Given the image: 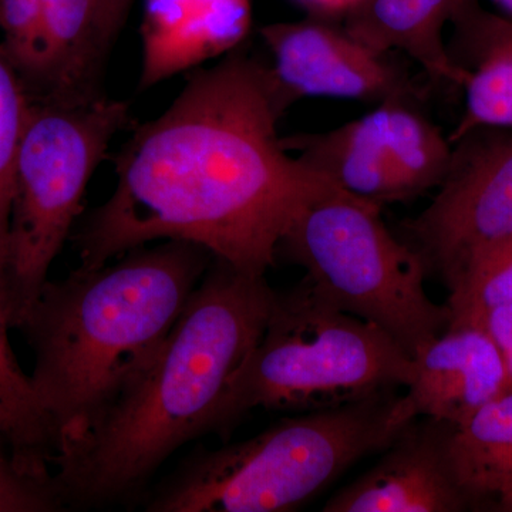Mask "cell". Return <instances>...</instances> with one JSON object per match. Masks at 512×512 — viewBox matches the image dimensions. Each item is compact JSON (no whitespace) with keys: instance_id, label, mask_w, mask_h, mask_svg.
Instances as JSON below:
<instances>
[{"instance_id":"obj_12","label":"cell","mask_w":512,"mask_h":512,"mask_svg":"<svg viewBox=\"0 0 512 512\" xmlns=\"http://www.w3.org/2000/svg\"><path fill=\"white\" fill-rule=\"evenodd\" d=\"M512 389L504 353L483 329L447 328L413 357L406 394L417 416L460 426Z\"/></svg>"},{"instance_id":"obj_5","label":"cell","mask_w":512,"mask_h":512,"mask_svg":"<svg viewBox=\"0 0 512 512\" xmlns=\"http://www.w3.org/2000/svg\"><path fill=\"white\" fill-rule=\"evenodd\" d=\"M413 357L384 330L340 311L303 278L276 292L258 345L232 380L211 431L255 409L315 412L412 382Z\"/></svg>"},{"instance_id":"obj_19","label":"cell","mask_w":512,"mask_h":512,"mask_svg":"<svg viewBox=\"0 0 512 512\" xmlns=\"http://www.w3.org/2000/svg\"><path fill=\"white\" fill-rule=\"evenodd\" d=\"M448 328H480L488 312L512 303V239L468 266L448 289Z\"/></svg>"},{"instance_id":"obj_4","label":"cell","mask_w":512,"mask_h":512,"mask_svg":"<svg viewBox=\"0 0 512 512\" xmlns=\"http://www.w3.org/2000/svg\"><path fill=\"white\" fill-rule=\"evenodd\" d=\"M417 413L389 390L279 420L251 439L197 451L146 495L150 512H288L363 458L382 453Z\"/></svg>"},{"instance_id":"obj_11","label":"cell","mask_w":512,"mask_h":512,"mask_svg":"<svg viewBox=\"0 0 512 512\" xmlns=\"http://www.w3.org/2000/svg\"><path fill=\"white\" fill-rule=\"evenodd\" d=\"M417 419L384 448L375 466L329 498L322 511H467L448 463L450 426Z\"/></svg>"},{"instance_id":"obj_13","label":"cell","mask_w":512,"mask_h":512,"mask_svg":"<svg viewBox=\"0 0 512 512\" xmlns=\"http://www.w3.org/2000/svg\"><path fill=\"white\" fill-rule=\"evenodd\" d=\"M251 26V0H144L140 89L235 52Z\"/></svg>"},{"instance_id":"obj_24","label":"cell","mask_w":512,"mask_h":512,"mask_svg":"<svg viewBox=\"0 0 512 512\" xmlns=\"http://www.w3.org/2000/svg\"><path fill=\"white\" fill-rule=\"evenodd\" d=\"M303 8L308 9L315 18L332 19L345 18L350 9L356 5L359 0H295Z\"/></svg>"},{"instance_id":"obj_15","label":"cell","mask_w":512,"mask_h":512,"mask_svg":"<svg viewBox=\"0 0 512 512\" xmlns=\"http://www.w3.org/2000/svg\"><path fill=\"white\" fill-rule=\"evenodd\" d=\"M447 457L467 511L512 512V389L450 426Z\"/></svg>"},{"instance_id":"obj_22","label":"cell","mask_w":512,"mask_h":512,"mask_svg":"<svg viewBox=\"0 0 512 512\" xmlns=\"http://www.w3.org/2000/svg\"><path fill=\"white\" fill-rule=\"evenodd\" d=\"M133 2L134 0H100V32L104 45L109 49L126 23Z\"/></svg>"},{"instance_id":"obj_18","label":"cell","mask_w":512,"mask_h":512,"mask_svg":"<svg viewBox=\"0 0 512 512\" xmlns=\"http://www.w3.org/2000/svg\"><path fill=\"white\" fill-rule=\"evenodd\" d=\"M10 329L8 309L0 291V431L26 473L52 480L55 430L37 400L30 376L16 359Z\"/></svg>"},{"instance_id":"obj_26","label":"cell","mask_w":512,"mask_h":512,"mask_svg":"<svg viewBox=\"0 0 512 512\" xmlns=\"http://www.w3.org/2000/svg\"><path fill=\"white\" fill-rule=\"evenodd\" d=\"M505 360H507L508 369H510L512 375V350L511 352L505 353Z\"/></svg>"},{"instance_id":"obj_16","label":"cell","mask_w":512,"mask_h":512,"mask_svg":"<svg viewBox=\"0 0 512 512\" xmlns=\"http://www.w3.org/2000/svg\"><path fill=\"white\" fill-rule=\"evenodd\" d=\"M454 25L463 49L456 62L468 60V74L464 113L448 140L478 127L512 128V19L468 5Z\"/></svg>"},{"instance_id":"obj_3","label":"cell","mask_w":512,"mask_h":512,"mask_svg":"<svg viewBox=\"0 0 512 512\" xmlns=\"http://www.w3.org/2000/svg\"><path fill=\"white\" fill-rule=\"evenodd\" d=\"M212 259L201 245L161 241L46 282L16 329L35 355L30 380L56 453L92 429L150 365Z\"/></svg>"},{"instance_id":"obj_10","label":"cell","mask_w":512,"mask_h":512,"mask_svg":"<svg viewBox=\"0 0 512 512\" xmlns=\"http://www.w3.org/2000/svg\"><path fill=\"white\" fill-rule=\"evenodd\" d=\"M271 72L291 103L303 97L413 101L416 83L382 55L328 19L271 23L259 30Z\"/></svg>"},{"instance_id":"obj_1","label":"cell","mask_w":512,"mask_h":512,"mask_svg":"<svg viewBox=\"0 0 512 512\" xmlns=\"http://www.w3.org/2000/svg\"><path fill=\"white\" fill-rule=\"evenodd\" d=\"M291 106L269 64L242 47L191 74L121 147L116 190L74 231L79 268L184 241L264 276L299 215L340 190L286 150L278 124Z\"/></svg>"},{"instance_id":"obj_17","label":"cell","mask_w":512,"mask_h":512,"mask_svg":"<svg viewBox=\"0 0 512 512\" xmlns=\"http://www.w3.org/2000/svg\"><path fill=\"white\" fill-rule=\"evenodd\" d=\"M99 16L100 0H43L50 67L45 100H87L103 94L101 70L110 49L101 37Z\"/></svg>"},{"instance_id":"obj_9","label":"cell","mask_w":512,"mask_h":512,"mask_svg":"<svg viewBox=\"0 0 512 512\" xmlns=\"http://www.w3.org/2000/svg\"><path fill=\"white\" fill-rule=\"evenodd\" d=\"M451 144L436 197L407 224L410 245L448 289L474 261L512 239V128H474Z\"/></svg>"},{"instance_id":"obj_20","label":"cell","mask_w":512,"mask_h":512,"mask_svg":"<svg viewBox=\"0 0 512 512\" xmlns=\"http://www.w3.org/2000/svg\"><path fill=\"white\" fill-rule=\"evenodd\" d=\"M30 97L22 80L0 49V291L8 266L10 218L15 195L16 160Z\"/></svg>"},{"instance_id":"obj_23","label":"cell","mask_w":512,"mask_h":512,"mask_svg":"<svg viewBox=\"0 0 512 512\" xmlns=\"http://www.w3.org/2000/svg\"><path fill=\"white\" fill-rule=\"evenodd\" d=\"M483 329L501 352L508 353L512 350V303L498 306L485 315L480 328Z\"/></svg>"},{"instance_id":"obj_8","label":"cell","mask_w":512,"mask_h":512,"mask_svg":"<svg viewBox=\"0 0 512 512\" xmlns=\"http://www.w3.org/2000/svg\"><path fill=\"white\" fill-rule=\"evenodd\" d=\"M413 101L389 100L322 133L282 138L286 150L353 197L383 207L443 183L453 144Z\"/></svg>"},{"instance_id":"obj_25","label":"cell","mask_w":512,"mask_h":512,"mask_svg":"<svg viewBox=\"0 0 512 512\" xmlns=\"http://www.w3.org/2000/svg\"><path fill=\"white\" fill-rule=\"evenodd\" d=\"M493 2L497 3L507 13L508 18L512 19V0H493Z\"/></svg>"},{"instance_id":"obj_21","label":"cell","mask_w":512,"mask_h":512,"mask_svg":"<svg viewBox=\"0 0 512 512\" xmlns=\"http://www.w3.org/2000/svg\"><path fill=\"white\" fill-rule=\"evenodd\" d=\"M64 507L53 484L26 473L0 431V512H56Z\"/></svg>"},{"instance_id":"obj_7","label":"cell","mask_w":512,"mask_h":512,"mask_svg":"<svg viewBox=\"0 0 512 512\" xmlns=\"http://www.w3.org/2000/svg\"><path fill=\"white\" fill-rule=\"evenodd\" d=\"M126 101L30 100L15 171L3 298L12 329L49 281L73 232L87 184L110 141L130 124Z\"/></svg>"},{"instance_id":"obj_6","label":"cell","mask_w":512,"mask_h":512,"mask_svg":"<svg viewBox=\"0 0 512 512\" xmlns=\"http://www.w3.org/2000/svg\"><path fill=\"white\" fill-rule=\"evenodd\" d=\"M382 207L336 190L312 202L279 245L322 298L373 323L414 357L448 328L423 259L382 220Z\"/></svg>"},{"instance_id":"obj_14","label":"cell","mask_w":512,"mask_h":512,"mask_svg":"<svg viewBox=\"0 0 512 512\" xmlns=\"http://www.w3.org/2000/svg\"><path fill=\"white\" fill-rule=\"evenodd\" d=\"M470 0H359L345 16L350 35L382 55L400 52L419 64L430 79L463 87L467 72L444 43Z\"/></svg>"},{"instance_id":"obj_2","label":"cell","mask_w":512,"mask_h":512,"mask_svg":"<svg viewBox=\"0 0 512 512\" xmlns=\"http://www.w3.org/2000/svg\"><path fill=\"white\" fill-rule=\"evenodd\" d=\"M264 276L212 259L150 365L79 440L57 451L64 510L136 503L165 460L210 433L275 299Z\"/></svg>"}]
</instances>
